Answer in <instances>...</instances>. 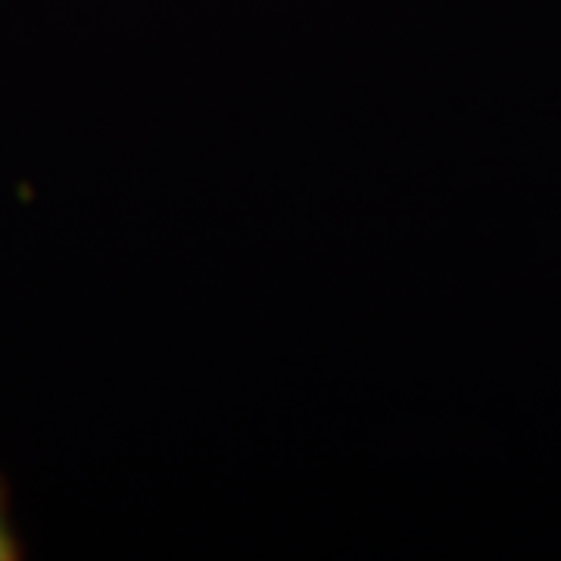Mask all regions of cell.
<instances>
[{
    "label": "cell",
    "instance_id": "cell-1",
    "mask_svg": "<svg viewBox=\"0 0 561 561\" xmlns=\"http://www.w3.org/2000/svg\"><path fill=\"white\" fill-rule=\"evenodd\" d=\"M20 556V546L13 540V534H10V527H7V518H3V512H0V561H13Z\"/></svg>",
    "mask_w": 561,
    "mask_h": 561
}]
</instances>
